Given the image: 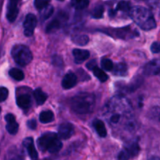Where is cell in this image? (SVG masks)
I'll return each mask as SVG.
<instances>
[{"mask_svg": "<svg viewBox=\"0 0 160 160\" xmlns=\"http://www.w3.org/2000/svg\"><path fill=\"white\" fill-rule=\"evenodd\" d=\"M102 114L111 128L120 132L133 133L137 127L134 109L123 96H114L105 105Z\"/></svg>", "mask_w": 160, "mask_h": 160, "instance_id": "6da1fadb", "label": "cell"}, {"mask_svg": "<svg viewBox=\"0 0 160 160\" xmlns=\"http://www.w3.org/2000/svg\"><path fill=\"white\" fill-rule=\"evenodd\" d=\"M66 19V16L64 14H62V16L61 17H57L54 19V20H52L48 24V26L46 27V32H52V31H56L59 28H61L62 26V23L63 22V20Z\"/></svg>", "mask_w": 160, "mask_h": 160, "instance_id": "2e32d148", "label": "cell"}, {"mask_svg": "<svg viewBox=\"0 0 160 160\" xmlns=\"http://www.w3.org/2000/svg\"><path fill=\"white\" fill-rule=\"evenodd\" d=\"M101 67L103 70H106V71H111V70H113L114 65L113 62H112V60L109 59H102L101 61Z\"/></svg>", "mask_w": 160, "mask_h": 160, "instance_id": "83f0119b", "label": "cell"}, {"mask_svg": "<svg viewBox=\"0 0 160 160\" xmlns=\"http://www.w3.org/2000/svg\"><path fill=\"white\" fill-rule=\"evenodd\" d=\"M34 97L36 100V102L38 105L41 106V105L44 104L47 99V95L42 90L41 88H37L34 92Z\"/></svg>", "mask_w": 160, "mask_h": 160, "instance_id": "d6986e66", "label": "cell"}, {"mask_svg": "<svg viewBox=\"0 0 160 160\" xmlns=\"http://www.w3.org/2000/svg\"><path fill=\"white\" fill-rule=\"evenodd\" d=\"M92 71H93L94 75H95L101 82H105V81H107L108 78H108L107 74H106L101 68H98V67H95V68L92 70Z\"/></svg>", "mask_w": 160, "mask_h": 160, "instance_id": "d4e9b609", "label": "cell"}, {"mask_svg": "<svg viewBox=\"0 0 160 160\" xmlns=\"http://www.w3.org/2000/svg\"><path fill=\"white\" fill-rule=\"evenodd\" d=\"M132 6H131V3L128 1H120L117 4V8H116V11H122L124 12H131Z\"/></svg>", "mask_w": 160, "mask_h": 160, "instance_id": "cb8c5ba5", "label": "cell"}, {"mask_svg": "<svg viewBox=\"0 0 160 160\" xmlns=\"http://www.w3.org/2000/svg\"><path fill=\"white\" fill-rule=\"evenodd\" d=\"M95 105V96L92 93L81 92L70 100V106L76 113L88 114L93 111Z\"/></svg>", "mask_w": 160, "mask_h": 160, "instance_id": "3957f363", "label": "cell"}, {"mask_svg": "<svg viewBox=\"0 0 160 160\" xmlns=\"http://www.w3.org/2000/svg\"><path fill=\"white\" fill-rule=\"evenodd\" d=\"M152 118L154 119L156 121L159 122L160 123V107L156 106L151 110Z\"/></svg>", "mask_w": 160, "mask_h": 160, "instance_id": "f546056e", "label": "cell"}, {"mask_svg": "<svg viewBox=\"0 0 160 160\" xmlns=\"http://www.w3.org/2000/svg\"><path fill=\"white\" fill-rule=\"evenodd\" d=\"M160 72V59H154L145 65L144 73L147 75H155Z\"/></svg>", "mask_w": 160, "mask_h": 160, "instance_id": "5bb4252c", "label": "cell"}, {"mask_svg": "<svg viewBox=\"0 0 160 160\" xmlns=\"http://www.w3.org/2000/svg\"><path fill=\"white\" fill-rule=\"evenodd\" d=\"M27 125H28V128L31 130H34L36 129V127H37V123L34 120H28V123H27Z\"/></svg>", "mask_w": 160, "mask_h": 160, "instance_id": "836d02e7", "label": "cell"}, {"mask_svg": "<svg viewBox=\"0 0 160 160\" xmlns=\"http://www.w3.org/2000/svg\"><path fill=\"white\" fill-rule=\"evenodd\" d=\"M103 13H104V6L102 5H98L92 10V17L95 19H100L103 17Z\"/></svg>", "mask_w": 160, "mask_h": 160, "instance_id": "4316f807", "label": "cell"}, {"mask_svg": "<svg viewBox=\"0 0 160 160\" xmlns=\"http://www.w3.org/2000/svg\"><path fill=\"white\" fill-rule=\"evenodd\" d=\"M140 151L138 142L137 141H132L124 145L123 149L118 155L119 160H129L131 158L137 156Z\"/></svg>", "mask_w": 160, "mask_h": 160, "instance_id": "8992f818", "label": "cell"}, {"mask_svg": "<svg viewBox=\"0 0 160 160\" xmlns=\"http://www.w3.org/2000/svg\"><path fill=\"white\" fill-rule=\"evenodd\" d=\"M11 160H22V159L20 157H18V156H17V157H13Z\"/></svg>", "mask_w": 160, "mask_h": 160, "instance_id": "d590c367", "label": "cell"}, {"mask_svg": "<svg viewBox=\"0 0 160 160\" xmlns=\"http://www.w3.org/2000/svg\"><path fill=\"white\" fill-rule=\"evenodd\" d=\"M131 19L138 26L145 31H150L156 27V22L152 12L144 6H134L129 12Z\"/></svg>", "mask_w": 160, "mask_h": 160, "instance_id": "7a4b0ae2", "label": "cell"}, {"mask_svg": "<svg viewBox=\"0 0 160 160\" xmlns=\"http://www.w3.org/2000/svg\"><path fill=\"white\" fill-rule=\"evenodd\" d=\"M93 127L95 129L97 134L101 138H105L107 135L106 126H105V123L102 120H95V121H93Z\"/></svg>", "mask_w": 160, "mask_h": 160, "instance_id": "e0dca14e", "label": "cell"}, {"mask_svg": "<svg viewBox=\"0 0 160 160\" xmlns=\"http://www.w3.org/2000/svg\"><path fill=\"white\" fill-rule=\"evenodd\" d=\"M39 120L42 123H51L54 120V114L51 110L42 111L39 115Z\"/></svg>", "mask_w": 160, "mask_h": 160, "instance_id": "ac0fdd59", "label": "cell"}, {"mask_svg": "<svg viewBox=\"0 0 160 160\" xmlns=\"http://www.w3.org/2000/svg\"><path fill=\"white\" fill-rule=\"evenodd\" d=\"M11 78H13L16 81H22L24 78V73L21 70L18 68H12L9 72Z\"/></svg>", "mask_w": 160, "mask_h": 160, "instance_id": "603a6c76", "label": "cell"}, {"mask_svg": "<svg viewBox=\"0 0 160 160\" xmlns=\"http://www.w3.org/2000/svg\"><path fill=\"white\" fill-rule=\"evenodd\" d=\"M53 11H54V9L52 6H48L47 7H45V9H43L42 10H41L40 12V17L41 19L42 20H45L49 18L53 13Z\"/></svg>", "mask_w": 160, "mask_h": 160, "instance_id": "484cf974", "label": "cell"}, {"mask_svg": "<svg viewBox=\"0 0 160 160\" xmlns=\"http://www.w3.org/2000/svg\"><path fill=\"white\" fill-rule=\"evenodd\" d=\"M142 1L151 6L152 7H156L160 5V0H142Z\"/></svg>", "mask_w": 160, "mask_h": 160, "instance_id": "1f68e13d", "label": "cell"}, {"mask_svg": "<svg viewBox=\"0 0 160 160\" xmlns=\"http://www.w3.org/2000/svg\"><path fill=\"white\" fill-rule=\"evenodd\" d=\"M5 120L6 121V130L10 134H16L18 131L19 124L16 120L15 117L12 114L9 113L6 115Z\"/></svg>", "mask_w": 160, "mask_h": 160, "instance_id": "7c38bea8", "label": "cell"}, {"mask_svg": "<svg viewBox=\"0 0 160 160\" xmlns=\"http://www.w3.org/2000/svg\"><path fill=\"white\" fill-rule=\"evenodd\" d=\"M74 132L73 125L70 123H63L58 128V135L61 140H67Z\"/></svg>", "mask_w": 160, "mask_h": 160, "instance_id": "9c48e42d", "label": "cell"}, {"mask_svg": "<svg viewBox=\"0 0 160 160\" xmlns=\"http://www.w3.org/2000/svg\"><path fill=\"white\" fill-rule=\"evenodd\" d=\"M19 0H9L6 10V18L9 22L12 23L16 20L19 13Z\"/></svg>", "mask_w": 160, "mask_h": 160, "instance_id": "ba28073f", "label": "cell"}, {"mask_svg": "<svg viewBox=\"0 0 160 160\" xmlns=\"http://www.w3.org/2000/svg\"><path fill=\"white\" fill-rule=\"evenodd\" d=\"M8 94H9L8 89L6 88L5 87H1V88H0V99H1V102H4L7 98Z\"/></svg>", "mask_w": 160, "mask_h": 160, "instance_id": "4dcf8cb0", "label": "cell"}, {"mask_svg": "<svg viewBox=\"0 0 160 160\" xmlns=\"http://www.w3.org/2000/svg\"><path fill=\"white\" fill-rule=\"evenodd\" d=\"M150 160H160L159 158H152V159H151Z\"/></svg>", "mask_w": 160, "mask_h": 160, "instance_id": "8d00e7d4", "label": "cell"}, {"mask_svg": "<svg viewBox=\"0 0 160 160\" xmlns=\"http://www.w3.org/2000/svg\"><path fill=\"white\" fill-rule=\"evenodd\" d=\"M38 145L41 151L56 153L62 148V144L58 134L46 132L38 139Z\"/></svg>", "mask_w": 160, "mask_h": 160, "instance_id": "277c9868", "label": "cell"}, {"mask_svg": "<svg viewBox=\"0 0 160 160\" xmlns=\"http://www.w3.org/2000/svg\"><path fill=\"white\" fill-rule=\"evenodd\" d=\"M58 1H60V2H62V1H64V0H58Z\"/></svg>", "mask_w": 160, "mask_h": 160, "instance_id": "74e56055", "label": "cell"}, {"mask_svg": "<svg viewBox=\"0 0 160 160\" xmlns=\"http://www.w3.org/2000/svg\"><path fill=\"white\" fill-rule=\"evenodd\" d=\"M70 4L74 9L81 10L87 8L89 5V0H71Z\"/></svg>", "mask_w": 160, "mask_h": 160, "instance_id": "7402d4cb", "label": "cell"}, {"mask_svg": "<svg viewBox=\"0 0 160 160\" xmlns=\"http://www.w3.org/2000/svg\"><path fill=\"white\" fill-rule=\"evenodd\" d=\"M17 104L20 109L27 110L31 106V98L30 94L27 92L20 93L17 96Z\"/></svg>", "mask_w": 160, "mask_h": 160, "instance_id": "8fae6325", "label": "cell"}, {"mask_svg": "<svg viewBox=\"0 0 160 160\" xmlns=\"http://www.w3.org/2000/svg\"><path fill=\"white\" fill-rule=\"evenodd\" d=\"M37 26V18L32 13H29L25 17L24 22H23V33L27 37L33 35L34 29Z\"/></svg>", "mask_w": 160, "mask_h": 160, "instance_id": "52a82bcc", "label": "cell"}, {"mask_svg": "<svg viewBox=\"0 0 160 160\" xmlns=\"http://www.w3.org/2000/svg\"><path fill=\"white\" fill-rule=\"evenodd\" d=\"M78 82L76 74L72 72H69L63 77L62 81V87L64 89H70L74 87Z\"/></svg>", "mask_w": 160, "mask_h": 160, "instance_id": "4fadbf2b", "label": "cell"}, {"mask_svg": "<svg viewBox=\"0 0 160 160\" xmlns=\"http://www.w3.org/2000/svg\"><path fill=\"white\" fill-rule=\"evenodd\" d=\"M23 145L27 149V152H28V155L31 159L38 160V152L36 150L35 146H34V140H33L32 138H25L23 142Z\"/></svg>", "mask_w": 160, "mask_h": 160, "instance_id": "30bf717a", "label": "cell"}, {"mask_svg": "<svg viewBox=\"0 0 160 160\" xmlns=\"http://www.w3.org/2000/svg\"><path fill=\"white\" fill-rule=\"evenodd\" d=\"M113 73L118 76H125L128 73V67L123 62L117 63L113 68Z\"/></svg>", "mask_w": 160, "mask_h": 160, "instance_id": "ffe728a7", "label": "cell"}, {"mask_svg": "<svg viewBox=\"0 0 160 160\" xmlns=\"http://www.w3.org/2000/svg\"><path fill=\"white\" fill-rule=\"evenodd\" d=\"M49 2L50 0H34V4L36 9L41 11L48 6H49Z\"/></svg>", "mask_w": 160, "mask_h": 160, "instance_id": "f1b7e54d", "label": "cell"}, {"mask_svg": "<svg viewBox=\"0 0 160 160\" xmlns=\"http://www.w3.org/2000/svg\"><path fill=\"white\" fill-rule=\"evenodd\" d=\"M151 50L152 52L158 53L160 52V43L159 42H154L151 45Z\"/></svg>", "mask_w": 160, "mask_h": 160, "instance_id": "d6a6232c", "label": "cell"}, {"mask_svg": "<svg viewBox=\"0 0 160 160\" xmlns=\"http://www.w3.org/2000/svg\"><path fill=\"white\" fill-rule=\"evenodd\" d=\"M11 55L16 63L21 67L29 64L33 59L31 50L28 46L23 45H14L11 51Z\"/></svg>", "mask_w": 160, "mask_h": 160, "instance_id": "5b68a950", "label": "cell"}, {"mask_svg": "<svg viewBox=\"0 0 160 160\" xmlns=\"http://www.w3.org/2000/svg\"><path fill=\"white\" fill-rule=\"evenodd\" d=\"M43 160H49V159H43Z\"/></svg>", "mask_w": 160, "mask_h": 160, "instance_id": "f35d334b", "label": "cell"}, {"mask_svg": "<svg viewBox=\"0 0 160 160\" xmlns=\"http://www.w3.org/2000/svg\"><path fill=\"white\" fill-rule=\"evenodd\" d=\"M72 41L74 44L78 45L84 46L86 45L89 42V38L87 35L84 34H80V35H75L72 38Z\"/></svg>", "mask_w": 160, "mask_h": 160, "instance_id": "44dd1931", "label": "cell"}, {"mask_svg": "<svg viewBox=\"0 0 160 160\" xmlns=\"http://www.w3.org/2000/svg\"><path fill=\"white\" fill-rule=\"evenodd\" d=\"M95 67H97V66H96V62H95V61H94V60L91 61V62H89L87 64V67L89 69V70H92L94 68H95Z\"/></svg>", "mask_w": 160, "mask_h": 160, "instance_id": "e575fe53", "label": "cell"}, {"mask_svg": "<svg viewBox=\"0 0 160 160\" xmlns=\"http://www.w3.org/2000/svg\"><path fill=\"white\" fill-rule=\"evenodd\" d=\"M73 58H74V62L76 63L80 64L82 63L84 61L88 59L90 53L87 50L75 48V49L73 50Z\"/></svg>", "mask_w": 160, "mask_h": 160, "instance_id": "9a60e30c", "label": "cell"}]
</instances>
